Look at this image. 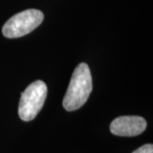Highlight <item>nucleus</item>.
Instances as JSON below:
<instances>
[{"label":"nucleus","mask_w":153,"mask_h":153,"mask_svg":"<svg viewBox=\"0 0 153 153\" xmlns=\"http://www.w3.org/2000/svg\"><path fill=\"white\" fill-rule=\"evenodd\" d=\"M133 153H153L152 144L144 145L140 148H138L136 151H134Z\"/></svg>","instance_id":"5"},{"label":"nucleus","mask_w":153,"mask_h":153,"mask_svg":"<svg viewBox=\"0 0 153 153\" xmlns=\"http://www.w3.org/2000/svg\"><path fill=\"white\" fill-rule=\"evenodd\" d=\"M147 123L139 116H122L117 117L110 125L111 132L117 136L132 137L140 134L146 130Z\"/></svg>","instance_id":"4"},{"label":"nucleus","mask_w":153,"mask_h":153,"mask_svg":"<svg viewBox=\"0 0 153 153\" xmlns=\"http://www.w3.org/2000/svg\"><path fill=\"white\" fill-rule=\"evenodd\" d=\"M93 89L92 76L86 63H80L75 68L63 99V106L68 111L79 109L86 103Z\"/></svg>","instance_id":"1"},{"label":"nucleus","mask_w":153,"mask_h":153,"mask_svg":"<svg viewBox=\"0 0 153 153\" xmlns=\"http://www.w3.org/2000/svg\"><path fill=\"white\" fill-rule=\"evenodd\" d=\"M47 97L45 82L38 80L28 86L22 93L19 103L18 113L23 121H31L36 117L43 108Z\"/></svg>","instance_id":"2"},{"label":"nucleus","mask_w":153,"mask_h":153,"mask_svg":"<svg viewBox=\"0 0 153 153\" xmlns=\"http://www.w3.org/2000/svg\"><path fill=\"white\" fill-rule=\"evenodd\" d=\"M44 14L38 10H27L10 17L4 25L2 33L8 38H21L30 33L44 21Z\"/></svg>","instance_id":"3"}]
</instances>
